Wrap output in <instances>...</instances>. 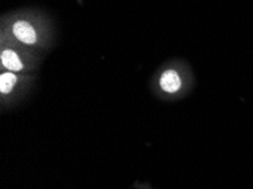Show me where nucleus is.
Listing matches in <instances>:
<instances>
[{"instance_id":"nucleus-2","label":"nucleus","mask_w":253,"mask_h":189,"mask_svg":"<svg viewBox=\"0 0 253 189\" xmlns=\"http://www.w3.org/2000/svg\"><path fill=\"white\" fill-rule=\"evenodd\" d=\"M1 65L10 72H21L24 69V61L16 45H6L1 50Z\"/></svg>"},{"instance_id":"nucleus-4","label":"nucleus","mask_w":253,"mask_h":189,"mask_svg":"<svg viewBox=\"0 0 253 189\" xmlns=\"http://www.w3.org/2000/svg\"><path fill=\"white\" fill-rule=\"evenodd\" d=\"M17 82V77L13 72H7L0 77V92L3 94L9 93Z\"/></svg>"},{"instance_id":"nucleus-1","label":"nucleus","mask_w":253,"mask_h":189,"mask_svg":"<svg viewBox=\"0 0 253 189\" xmlns=\"http://www.w3.org/2000/svg\"><path fill=\"white\" fill-rule=\"evenodd\" d=\"M36 19L15 17L8 24V34L14 41L26 47H36L42 43L41 31L37 26ZM44 43V42H43Z\"/></svg>"},{"instance_id":"nucleus-3","label":"nucleus","mask_w":253,"mask_h":189,"mask_svg":"<svg viewBox=\"0 0 253 189\" xmlns=\"http://www.w3.org/2000/svg\"><path fill=\"white\" fill-rule=\"evenodd\" d=\"M181 85V77H179L178 73L175 69H167V71L163 73L162 77H160V86H162L165 92H168V93L177 92Z\"/></svg>"}]
</instances>
